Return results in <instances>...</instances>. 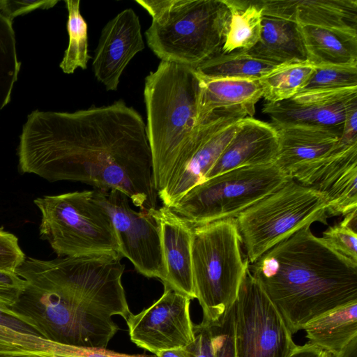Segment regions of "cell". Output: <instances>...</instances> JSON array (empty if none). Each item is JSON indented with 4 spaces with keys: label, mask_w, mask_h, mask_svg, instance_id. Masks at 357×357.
<instances>
[{
    "label": "cell",
    "mask_w": 357,
    "mask_h": 357,
    "mask_svg": "<svg viewBox=\"0 0 357 357\" xmlns=\"http://www.w3.org/2000/svg\"><path fill=\"white\" fill-rule=\"evenodd\" d=\"M307 60L314 66L357 64V36L299 26Z\"/></svg>",
    "instance_id": "cell-23"
},
{
    "label": "cell",
    "mask_w": 357,
    "mask_h": 357,
    "mask_svg": "<svg viewBox=\"0 0 357 357\" xmlns=\"http://www.w3.org/2000/svg\"><path fill=\"white\" fill-rule=\"evenodd\" d=\"M229 11V22L222 53L248 52L259 40L262 9L257 0H223Z\"/></svg>",
    "instance_id": "cell-25"
},
{
    "label": "cell",
    "mask_w": 357,
    "mask_h": 357,
    "mask_svg": "<svg viewBox=\"0 0 357 357\" xmlns=\"http://www.w3.org/2000/svg\"><path fill=\"white\" fill-rule=\"evenodd\" d=\"M289 179L275 163L238 168L197 185L170 208L192 226L235 219Z\"/></svg>",
    "instance_id": "cell-9"
},
{
    "label": "cell",
    "mask_w": 357,
    "mask_h": 357,
    "mask_svg": "<svg viewBox=\"0 0 357 357\" xmlns=\"http://www.w3.org/2000/svg\"><path fill=\"white\" fill-rule=\"evenodd\" d=\"M144 49L139 17L126 8L103 27L95 50L92 68L97 80L107 91H116L132 59Z\"/></svg>",
    "instance_id": "cell-15"
},
{
    "label": "cell",
    "mask_w": 357,
    "mask_h": 357,
    "mask_svg": "<svg viewBox=\"0 0 357 357\" xmlns=\"http://www.w3.org/2000/svg\"><path fill=\"white\" fill-rule=\"evenodd\" d=\"M50 340L41 335L34 324L10 308L0 306V350L40 356Z\"/></svg>",
    "instance_id": "cell-26"
},
{
    "label": "cell",
    "mask_w": 357,
    "mask_h": 357,
    "mask_svg": "<svg viewBox=\"0 0 357 357\" xmlns=\"http://www.w3.org/2000/svg\"><path fill=\"white\" fill-rule=\"evenodd\" d=\"M194 341L186 347L189 357H215L213 337L209 324L194 325Z\"/></svg>",
    "instance_id": "cell-38"
},
{
    "label": "cell",
    "mask_w": 357,
    "mask_h": 357,
    "mask_svg": "<svg viewBox=\"0 0 357 357\" xmlns=\"http://www.w3.org/2000/svg\"><path fill=\"white\" fill-rule=\"evenodd\" d=\"M192 229L195 298L202 309V321L212 324L235 302L250 262L243 255L242 239L234 218Z\"/></svg>",
    "instance_id": "cell-6"
},
{
    "label": "cell",
    "mask_w": 357,
    "mask_h": 357,
    "mask_svg": "<svg viewBox=\"0 0 357 357\" xmlns=\"http://www.w3.org/2000/svg\"><path fill=\"white\" fill-rule=\"evenodd\" d=\"M289 357H331L321 348L307 342L302 346L296 345Z\"/></svg>",
    "instance_id": "cell-41"
},
{
    "label": "cell",
    "mask_w": 357,
    "mask_h": 357,
    "mask_svg": "<svg viewBox=\"0 0 357 357\" xmlns=\"http://www.w3.org/2000/svg\"><path fill=\"white\" fill-rule=\"evenodd\" d=\"M263 15L357 36L356 0H260Z\"/></svg>",
    "instance_id": "cell-17"
},
{
    "label": "cell",
    "mask_w": 357,
    "mask_h": 357,
    "mask_svg": "<svg viewBox=\"0 0 357 357\" xmlns=\"http://www.w3.org/2000/svg\"><path fill=\"white\" fill-rule=\"evenodd\" d=\"M236 357H289L295 344L276 306L248 268L234 302Z\"/></svg>",
    "instance_id": "cell-10"
},
{
    "label": "cell",
    "mask_w": 357,
    "mask_h": 357,
    "mask_svg": "<svg viewBox=\"0 0 357 357\" xmlns=\"http://www.w3.org/2000/svg\"><path fill=\"white\" fill-rule=\"evenodd\" d=\"M309 342L336 357L357 336V301L329 310L302 328Z\"/></svg>",
    "instance_id": "cell-22"
},
{
    "label": "cell",
    "mask_w": 357,
    "mask_h": 357,
    "mask_svg": "<svg viewBox=\"0 0 357 357\" xmlns=\"http://www.w3.org/2000/svg\"><path fill=\"white\" fill-rule=\"evenodd\" d=\"M209 324L213 333L215 357H236L234 303L217 321Z\"/></svg>",
    "instance_id": "cell-33"
},
{
    "label": "cell",
    "mask_w": 357,
    "mask_h": 357,
    "mask_svg": "<svg viewBox=\"0 0 357 357\" xmlns=\"http://www.w3.org/2000/svg\"><path fill=\"white\" fill-rule=\"evenodd\" d=\"M25 259L17 237L0 228V270L15 272Z\"/></svg>",
    "instance_id": "cell-36"
},
{
    "label": "cell",
    "mask_w": 357,
    "mask_h": 357,
    "mask_svg": "<svg viewBox=\"0 0 357 357\" xmlns=\"http://www.w3.org/2000/svg\"><path fill=\"white\" fill-rule=\"evenodd\" d=\"M328 199L314 188L289 179L236 218L250 264L312 223L327 225Z\"/></svg>",
    "instance_id": "cell-8"
},
{
    "label": "cell",
    "mask_w": 357,
    "mask_h": 357,
    "mask_svg": "<svg viewBox=\"0 0 357 357\" xmlns=\"http://www.w3.org/2000/svg\"><path fill=\"white\" fill-rule=\"evenodd\" d=\"M190 301L188 296L164 286L159 299L139 313L131 314L126 320L130 340L155 354L163 350L185 348L195 340Z\"/></svg>",
    "instance_id": "cell-12"
},
{
    "label": "cell",
    "mask_w": 357,
    "mask_h": 357,
    "mask_svg": "<svg viewBox=\"0 0 357 357\" xmlns=\"http://www.w3.org/2000/svg\"><path fill=\"white\" fill-rule=\"evenodd\" d=\"M17 153L21 174L116 189L141 211L156 208L146 123L123 100L73 112L33 111Z\"/></svg>",
    "instance_id": "cell-1"
},
{
    "label": "cell",
    "mask_w": 357,
    "mask_h": 357,
    "mask_svg": "<svg viewBox=\"0 0 357 357\" xmlns=\"http://www.w3.org/2000/svg\"><path fill=\"white\" fill-rule=\"evenodd\" d=\"M57 0H1L0 13L6 18L13 22V20L20 15L30 13L36 9H49L54 7Z\"/></svg>",
    "instance_id": "cell-39"
},
{
    "label": "cell",
    "mask_w": 357,
    "mask_h": 357,
    "mask_svg": "<svg viewBox=\"0 0 357 357\" xmlns=\"http://www.w3.org/2000/svg\"><path fill=\"white\" fill-rule=\"evenodd\" d=\"M344 216V218L340 224L357 233V208L353 210Z\"/></svg>",
    "instance_id": "cell-42"
},
{
    "label": "cell",
    "mask_w": 357,
    "mask_h": 357,
    "mask_svg": "<svg viewBox=\"0 0 357 357\" xmlns=\"http://www.w3.org/2000/svg\"><path fill=\"white\" fill-rule=\"evenodd\" d=\"M199 79L195 68L161 61L145 78L146 131L157 193L192 155L199 123Z\"/></svg>",
    "instance_id": "cell-4"
},
{
    "label": "cell",
    "mask_w": 357,
    "mask_h": 357,
    "mask_svg": "<svg viewBox=\"0 0 357 357\" xmlns=\"http://www.w3.org/2000/svg\"><path fill=\"white\" fill-rule=\"evenodd\" d=\"M357 167V144L338 143L328 154L296 169L290 178L326 194L347 172Z\"/></svg>",
    "instance_id": "cell-24"
},
{
    "label": "cell",
    "mask_w": 357,
    "mask_h": 357,
    "mask_svg": "<svg viewBox=\"0 0 357 357\" xmlns=\"http://www.w3.org/2000/svg\"><path fill=\"white\" fill-rule=\"evenodd\" d=\"M247 116L241 108L219 109L200 124L193 153L181 172L158 192L163 206L172 207L190 190L205 181Z\"/></svg>",
    "instance_id": "cell-13"
},
{
    "label": "cell",
    "mask_w": 357,
    "mask_h": 357,
    "mask_svg": "<svg viewBox=\"0 0 357 357\" xmlns=\"http://www.w3.org/2000/svg\"><path fill=\"white\" fill-rule=\"evenodd\" d=\"M150 211L160 227L165 270V278L162 283L191 300L195 298L191 256V225L165 206Z\"/></svg>",
    "instance_id": "cell-16"
},
{
    "label": "cell",
    "mask_w": 357,
    "mask_h": 357,
    "mask_svg": "<svg viewBox=\"0 0 357 357\" xmlns=\"http://www.w3.org/2000/svg\"><path fill=\"white\" fill-rule=\"evenodd\" d=\"M321 238L335 251L357 262V233L339 223L329 227Z\"/></svg>",
    "instance_id": "cell-35"
},
{
    "label": "cell",
    "mask_w": 357,
    "mask_h": 357,
    "mask_svg": "<svg viewBox=\"0 0 357 357\" xmlns=\"http://www.w3.org/2000/svg\"><path fill=\"white\" fill-rule=\"evenodd\" d=\"M66 24L69 41L59 67L66 74H73L80 68L86 69L91 56L88 49V25L80 13L79 0H66Z\"/></svg>",
    "instance_id": "cell-29"
},
{
    "label": "cell",
    "mask_w": 357,
    "mask_h": 357,
    "mask_svg": "<svg viewBox=\"0 0 357 357\" xmlns=\"http://www.w3.org/2000/svg\"><path fill=\"white\" fill-rule=\"evenodd\" d=\"M291 334L314 318L357 301V262L304 227L249 265Z\"/></svg>",
    "instance_id": "cell-3"
},
{
    "label": "cell",
    "mask_w": 357,
    "mask_h": 357,
    "mask_svg": "<svg viewBox=\"0 0 357 357\" xmlns=\"http://www.w3.org/2000/svg\"><path fill=\"white\" fill-rule=\"evenodd\" d=\"M156 357H189L185 348H176L158 351L155 354Z\"/></svg>",
    "instance_id": "cell-43"
},
{
    "label": "cell",
    "mask_w": 357,
    "mask_h": 357,
    "mask_svg": "<svg viewBox=\"0 0 357 357\" xmlns=\"http://www.w3.org/2000/svg\"><path fill=\"white\" fill-rule=\"evenodd\" d=\"M339 143L345 146L357 144V105L345 116Z\"/></svg>",
    "instance_id": "cell-40"
},
{
    "label": "cell",
    "mask_w": 357,
    "mask_h": 357,
    "mask_svg": "<svg viewBox=\"0 0 357 357\" xmlns=\"http://www.w3.org/2000/svg\"><path fill=\"white\" fill-rule=\"evenodd\" d=\"M354 87H357V64L321 66H316L308 83L299 93Z\"/></svg>",
    "instance_id": "cell-31"
},
{
    "label": "cell",
    "mask_w": 357,
    "mask_h": 357,
    "mask_svg": "<svg viewBox=\"0 0 357 357\" xmlns=\"http://www.w3.org/2000/svg\"><path fill=\"white\" fill-rule=\"evenodd\" d=\"M275 128L279 144L275 163L289 177L298 167L330 153L342 132L334 128L305 125Z\"/></svg>",
    "instance_id": "cell-19"
},
{
    "label": "cell",
    "mask_w": 357,
    "mask_h": 357,
    "mask_svg": "<svg viewBox=\"0 0 357 357\" xmlns=\"http://www.w3.org/2000/svg\"><path fill=\"white\" fill-rule=\"evenodd\" d=\"M26 282L16 272L0 270V306L10 308L18 301Z\"/></svg>",
    "instance_id": "cell-37"
},
{
    "label": "cell",
    "mask_w": 357,
    "mask_h": 357,
    "mask_svg": "<svg viewBox=\"0 0 357 357\" xmlns=\"http://www.w3.org/2000/svg\"><path fill=\"white\" fill-rule=\"evenodd\" d=\"M248 53L274 65L307 61L299 25L268 15H263L259 40Z\"/></svg>",
    "instance_id": "cell-21"
},
{
    "label": "cell",
    "mask_w": 357,
    "mask_h": 357,
    "mask_svg": "<svg viewBox=\"0 0 357 357\" xmlns=\"http://www.w3.org/2000/svg\"><path fill=\"white\" fill-rule=\"evenodd\" d=\"M336 357H357V336L354 337Z\"/></svg>",
    "instance_id": "cell-44"
},
{
    "label": "cell",
    "mask_w": 357,
    "mask_h": 357,
    "mask_svg": "<svg viewBox=\"0 0 357 357\" xmlns=\"http://www.w3.org/2000/svg\"><path fill=\"white\" fill-rule=\"evenodd\" d=\"M278 147V131L271 123L245 117L205 181L232 169L275 163Z\"/></svg>",
    "instance_id": "cell-18"
},
{
    "label": "cell",
    "mask_w": 357,
    "mask_h": 357,
    "mask_svg": "<svg viewBox=\"0 0 357 357\" xmlns=\"http://www.w3.org/2000/svg\"><path fill=\"white\" fill-rule=\"evenodd\" d=\"M315 68L307 60L276 66L258 79L262 98L271 103L292 98L307 85Z\"/></svg>",
    "instance_id": "cell-27"
},
{
    "label": "cell",
    "mask_w": 357,
    "mask_h": 357,
    "mask_svg": "<svg viewBox=\"0 0 357 357\" xmlns=\"http://www.w3.org/2000/svg\"><path fill=\"white\" fill-rule=\"evenodd\" d=\"M33 202L41 213L40 238L59 257L119 252L111 216L94 190L45 195Z\"/></svg>",
    "instance_id": "cell-7"
},
{
    "label": "cell",
    "mask_w": 357,
    "mask_h": 357,
    "mask_svg": "<svg viewBox=\"0 0 357 357\" xmlns=\"http://www.w3.org/2000/svg\"><path fill=\"white\" fill-rule=\"evenodd\" d=\"M151 16L145 31L162 61L197 68L220 54L229 22L223 0H135Z\"/></svg>",
    "instance_id": "cell-5"
},
{
    "label": "cell",
    "mask_w": 357,
    "mask_h": 357,
    "mask_svg": "<svg viewBox=\"0 0 357 357\" xmlns=\"http://www.w3.org/2000/svg\"><path fill=\"white\" fill-rule=\"evenodd\" d=\"M20 66L13 22L0 13V111L10 100Z\"/></svg>",
    "instance_id": "cell-30"
},
{
    "label": "cell",
    "mask_w": 357,
    "mask_h": 357,
    "mask_svg": "<svg viewBox=\"0 0 357 357\" xmlns=\"http://www.w3.org/2000/svg\"><path fill=\"white\" fill-rule=\"evenodd\" d=\"M96 198L109 213L119 242V254L135 270L149 278H165L158 223L150 211H135L120 190H93Z\"/></svg>",
    "instance_id": "cell-11"
},
{
    "label": "cell",
    "mask_w": 357,
    "mask_h": 357,
    "mask_svg": "<svg viewBox=\"0 0 357 357\" xmlns=\"http://www.w3.org/2000/svg\"><path fill=\"white\" fill-rule=\"evenodd\" d=\"M0 357H40L30 353L13 352L0 350Z\"/></svg>",
    "instance_id": "cell-45"
},
{
    "label": "cell",
    "mask_w": 357,
    "mask_h": 357,
    "mask_svg": "<svg viewBox=\"0 0 357 357\" xmlns=\"http://www.w3.org/2000/svg\"><path fill=\"white\" fill-rule=\"evenodd\" d=\"M276 66L254 58L246 51L237 50L221 52L195 69L211 77L258 80Z\"/></svg>",
    "instance_id": "cell-28"
},
{
    "label": "cell",
    "mask_w": 357,
    "mask_h": 357,
    "mask_svg": "<svg viewBox=\"0 0 357 357\" xmlns=\"http://www.w3.org/2000/svg\"><path fill=\"white\" fill-rule=\"evenodd\" d=\"M197 73V120L200 124L219 109L241 108L253 117L255 105L262 98L258 80L211 77Z\"/></svg>",
    "instance_id": "cell-20"
},
{
    "label": "cell",
    "mask_w": 357,
    "mask_h": 357,
    "mask_svg": "<svg viewBox=\"0 0 357 357\" xmlns=\"http://www.w3.org/2000/svg\"><path fill=\"white\" fill-rule=\"evenodd\" d=\"M40 357H156V356L121 354L105 348L75 347L50 341L47 352Z\"/></svg>",
    "instance_id": "cell-34"
},
{
    "label": "cell",
    "mask_w": 357,
    "mask_h": 357,
    "mask_svg": "<svg viewBox=\"0 0 357 357\" xmlns=\"http://www.w3.org/2000/svg\"><path fill=\"white\" fill-rule=\"evenodd\" d=\"M357 105V87L301 92L277 102H266L262 112L280 128L305 125L342 130L348 111Z\"/></svg>",
    "instance_id": "cell-14"
},
{
    "label": "cell",
    "mask_w": 357,
    "mask_h": 357,
    "mask_svg": "<svg viewBox=\"0 0 357 357\" xmlns=\"http://www.w3.org/2000/svg\"><path fill=\"white\" fill-rule=\"evenodd\" d=\"M328 216L345 215L357 208V167L347 172L326 192Z\"/></svg>",
    "instance_id": "cell-32"
},
{
    "label": "cell",
    "mask_w": 357,
    "mask_h": 357,
    "mask_svg": "<svg viewBox=\"0 0 357 357\" xmlns=\"http://www.w3.org/2000/svg\"><path fill=\"white\" fill-rule=\"evenodd\" d=\"M122 259L118 252L26 257L15 272L26 285L11 310L31 321L45 339L106 349L119 330L112 317L126 320L132 314L121 281Z\"/></svg>",
    "instance_id": "cell-2"
}]
</instances>
